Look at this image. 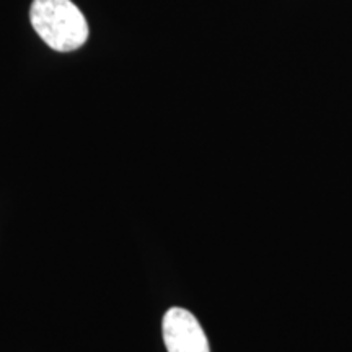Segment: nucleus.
I'll return each mask as SVG.
<instances>
[{
  "mask_svg": "<svg viewBox=\"0 0 352 352\" xmlns=\"http://www.w3.org/2000/svg\"><path fill=\"white\" fill-rule=\"evenodd\" d=\"M30 20L34 32L51 50L70 52L88 39V23L72 0H33Z\"/></svg>",
  "mask_w": 352,
  "mask_h": 352,
  "instance_id": "f257e3e1",
  "label": "nucleus"
},
{
  "mask_svg": "<svg viewBox=\"0 0 352 352\" xmlns=\"http://www.w3.org/2000/svg\"><path fill=\"white\" fill-rule=\"evenodd\" d=\"M164 341L168 352H210L201 323L191 311L173 307L162 321Z\"/></svg>",
  "mask_w": 352,
  "mask_h": 352,
  "instance_id": "f03ea898",
  "label": "nucleus"
}]
</instances>
